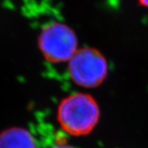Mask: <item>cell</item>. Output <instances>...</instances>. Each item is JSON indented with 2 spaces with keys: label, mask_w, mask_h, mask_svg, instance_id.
Here are the masks:
<instances>
[{
  "label": "cell",
  "mask_w": 148,
  "mask_h": 148,
  "mask_svg": "<svg viewBox=\"0 0 148 148\" xmlns=\"http://www.w3.org/2000/svg\"><path fill=\"white\" fill-rule=\"evenodd\" d=\"M99 119V106L89 94L70 95L58 106V123L64 131L72 136L89 134L98 123Z\"/></svg>",
  "instance_id": "1"
},
{
  "label": "cell",
  "mask_w": 148,
  "mask_h": 148,
  "mask_svg": "<svg viewBox=\"0 0 148 148\" xmlns=\"http://www.w3.org/2000/svg\"><path fill=\"white\" fill-rule=\"evenodd\" d=\"M38 44L43 56L52 64L69 62L77 50L76 34L62 22L49 23L44 27Z\"/></svg>",
  "instance_id": "2"
},
{
  "label": "cell",
  "mask_w": 148,
  "mask_h": 148,
  "mask_svg": "<svg viewBox=\"0 0 148 148\" xmlns=\"http://www.w3.org/2000/svg\"><path fill=\"white\" fill-rule=\"evenodd\" d=\"M69 72L76 84L83 87H96L105 81L108 65L104 55L92 48L77 49L69 62Z\"/></svg>",
  "instance_id": "3"
},
{
  "label": "cell",
  "mask_w": 148,
  "mask_h": 148,
  "mask_svg": "<svg viewBox=\"0 0 148 148\" xmlns=\"http://www.w3.org/2000/svg\"><path fill=\"white\" fill-rule=\"evenodd\" d=\"M0 148H36V145L27 129L10 127L0 132Z\"/></svg>",
  "instance_id": "4"
},
{
  "label": "cell",
  "mask_w": 148,
  "mask_h": 148,
  "mask_svg": "<svg viewBox=\"0 0 148 148\" xmlns=\"http://www.w3.org/2000/svg\"><path fill=\"white\" fill-rule=\"evenodd\" d=\"M141 5L144 6L148 8V0H138Z\"/></svg>",
  "instance_id": "5"
},
{
  "label": "cell",
  "mask_w": 148,
  "mask_h": 148,
  "mask_svg": "<svg viewBox=\"0 0 148 148\" xmlns=\"http://www.w3.org/2000/svg\"><path fill=\"white\" fill-rule=\"evenodd\" d=\"M53 148H73L72 147H69V146H57V147H54Z\"/></svg>",
  "instance_id": "6"
}]
</instances>
